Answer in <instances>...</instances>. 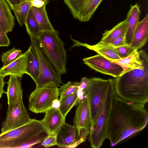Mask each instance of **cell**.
Instances as JSON below:
<instances>
[{
	"instance_id": "f546056e",
	"label": "cell",
	"mask_w": 148,
	"mask_h": 148,
	"mask_svg": "<svg viewBox=\"0 0 148 148\" xmlns=\"http://www.w3.org/2000/svg\"><path fill=\"white\" fill-rule=\"evenodd\" d=\"M41 145L45 148L56 145V134H49L41 143Z\"/></svg>"
},
{
	"instance_id": "5bb4252c",
	"label": "cell",
	"mask_w": 148,
	"mask_h": 148,
	"mask_svg": "<svg viewBox=\"0 0 148 148\" xmlns=\"http://www.w3.org/2000/svg\"><path fill=\"white\" fill-rule=\"evenodd\" d=\"M45 113L44 118L41 121L50 134H56L60 126L65 122V118L58 108L52 107Z\"/></svg>"
},
{
	"instance_id": "e575fe53",
	"label": "cell",
	"mask_w": 148,
	"mask_h": 148,
	"mask_svg": "<svg viewBox=\"0 0 148 148\" xmlns=\"http://www.w3.org/2000/svg\"><path fill=\"white\" fill-rule=\"evenodd\" d=\"M10 7L15 6L20 3L32 0H6Z\"/></svg>"
},
{
	"instance_id": "e0dca14e",
	"label": "cell",
	"mask_w": 148,
	"mask_h": 148,
	"mask_svg": "<svg viewBox=\"0 0 148 148\" xmlns=\"http://www.w3.org/2000/svg\"><path fill=\"white\" fill-rule=\"evenodd\" d=\"M21 82V78L15 76H10L7 82L6 92L8 106L13 105L18 100L23 99Z\"/></svg>"
},
{
	"instance_id": "cb8c5ba5",
	"label": "cell",
	"mask_w": 148,
	"mask_h": 148,
	"mask_svg": "<svg viewBox=\"0 0 148 148\" xmlns=\"http://www.w3.org/2000/svg\"><path fill=\"white\" fill-rule=\"evenodd\" d=\"M24 24L27 32L30 37L37 38L42 32L31 8Z\"/></svg>"
},
{
	"instance_id": "4dcf8cb0",
	"label": "cell",
	"mask_w": 148,
	"mask_h": 148,
	"mask_svg": "<svg viewBox=\"0 0 148 148\" xmlns=\"http://www.w3.org/2000/svg\"><path fill=\"white\" fill-rule=\"evenodd\" d=\"M10 43V41L6 33L0 28V47L8 46Z\"/></svg>"
},
{
	"instance_id": "d4e9b609",
	"label": "cell",
	"mask_w": 148,
	"mask_h": 148,
	"mask_svg": "<svg viewBox=\"0 0 148 148\" xmlns=\"http://www.w3.org/2000/svg\"><path fill=\"white\" fill-rule=\"evenodd\" d=\"M80 102L77 90L74 93L60 101V105L58 109L62 116L65 118L71 109Z\"/></svg>"
},
{
	"instance_id": "7402d4cb",
	"label": "cell",
	"mask_w": 148,
	"mask_h": 148,
	"mask_svg": "<svg viewBox=\"0 0 148 148\" xmlns=\"http://www.w3.org/2000/svg\"><path fill=\"white\" fill-rule=\"evenodd\" d=\"M27 51V62L25 73L29 75L35 82L39 74V60L36 52L31 45Z\"/></svg>"
},
{
	"instance_id": "9c48e42d",
	"label": "cell",
	"mask_w": 148,
	"mask_h": 148,
	"mask_svg": "<svg viewBox=\"0 0 148 148\" xmlns=\"http://www.w3.org/2000/svg\"><path fill=\"white\" fill-rule=\"evenodd\" d=\"M89 132L64 122L56 134V145L60 147H76L86 140Z\"/></svg>"
},
{
	"instance_id": "1f68e13d",
	"label": "cell",
	"mask_w": 148,
	"mask_h": 148,
	"mask_svg": "<svg viewBox=\"0 0 148 148\" xmlns=\"http://www.w3.org/2000/svg\"><path fill=\"white\" fill-rule=\"evenodd\" d=\"M115 48L126 45L125 36H121L116 39L111 43L109 44Z\"/></svg>"
},
{
	"instance_id": "30bf717a",
	"label": "cell",
	"mask_w": 148,
	"mask_h": 148,
	"mask_svg": "<svg viewBox=\"0 0 148 148\" xmlns=\"http://www.w3.org/2000/svg\"><path fill=\"white\" fill-rule=\"evenodd\" d=\"M31 120L22 99L18 100L13 105L8 107L6 116L2 123L1 133L19 127Z\"/></svg>"
},
{
	"instance_id": "6da1fadb",
	"label": "cell",
	"mask_w": 148,
	"mask_h": 148,
	"mask_svg": "<svg viewBox=\"0 0 148 148\" xmlns=\"http://www.w3.org/2000/svg\"><path fill=\"white\" fill-rule=\"evenodd\" d=\"M145 105L123 100L115 93L107 131L111 147L146 127L148 113Z\"/></svg>"
},
{
	"instance_id": "ba28073f",
	"label": "cell",
	"mask_w": 148,
	"mask_h": 148,
	"mask_svg": "<svg viewBox=\"0 0 148 148\" xmlns=\"http://www.w3.org/2000/svg\"><path fill=\"white\" fill-rule=\"evenodd\" d=\"M60 91L58 87L36 88L29 97V109L36 113L45 112L53 107L54 101L58 99Z\"/></svg>"
},
{
	"instance_id": "4fadbf2b",
	"label": "cell",
	"mask_w": 148,
	"mask_h": 148,
	"mask_svg": "<svg viewBox=\"0 0 148 148\" xmlns=\"http://www.w3.org/2000/svg\"><path fill=\"white\" fill-rule=\"evenodd\" d=\"M79 129L90 131L91 119L86 98L78 104L73 120V125Z\"/></svg>"
},
{
	"instance_id": "52a82bcc",
	"label": "cell",
	"mask_w": 148,
	"mask_h": 148,
	"mask_svg": "<svg viewBox=\"0 0 148 148\" xmlns=\"http://www.w3.org/2000/svg\"><path fill=\"white\" fill-rule=\"evenodd\" d=\"M108 85V79L96 77L90 79L89 84L85 92V95L88 104L92 125L101 107L107 90Z\"/></svg>"
},
{
	"instance_id": "44dd1931",
	"label": "cell",
	"mask_w": 148,
	"mask_h": 148,
	"mask_svg": "<svg viewBox=\"0 0 148 148\" xmlns=\"http://www.w3.org/2000/svg\"><path fill=\"white\" fill-rule=\"evenodd\" d=\"M128 28V22L126 19L118 23L112 29L106 30L103 34L100 42L104 44H110L121 36H125Z\"/></svg>"
},
{
	"instance_id": "3957f363",
	"label": "cell",
	"mask_w": 148,
	"mask_h": 148,
	"mask_svg": "<svg viewBox=\"0 0 148 148\" xmlns=\"http://www.w3.org/2000/svg\"><path fill=\"white\" fill-rule=\"evenodd\" d=\"M41 120L32 119L19 127L0 134V148L31 147L49 135Z\"/></svg>"
},
{
	"instance_id": "7a4b0ae2",
	"label": "cell",
	"mask_w": 148,
	"mask_h": 148,
	"mask_svg": "<svg viewBox=\"0 0 148 148\" xmlns=\"http://www.w3.org/2000/svg\"><path fill=\"white\" fill-rule=\"evenodd\" d=\"M143 65L114 78L116 94L127 101L145 105L148 102V56L140 50Z\"/></svg>"
},
{
	"instance_id": "d6986e66",
	"label": "cell",
	"mask_w": 148,
	"mask_h": 148,
	"mask_svg": "<svg viewBox=\"0 0 148 148\" xmlns=\"http://www.w3.org/2000/svg\"><path fill=\"white\" fill-rule=\"evenodd\" d=\"M140 14V5L136 3L130 5L126 18L128 22L127 29L125 35L126 45H129L131 42L134 32L139 22Z\"/></svg>"
},
{
	"instance_id": "83f0119b",
	"label": "cell",
	"mask_w": 148,
	"mask_h": 148,
	"mask_svg": "<svg viewBox=\"0 0 148 148\" xmlns=\"http://www.w3.org/2000/svg\"><path fill=\"white\" fill-rule=\"evenodd\" d=\"M22 54V51L13 47L4 53L1 56V60L3 63V67L6 66L14 61Z\"/></svg>"
},
{
	"instance_id": "8fae6325",
	"label": "cell",
	"mask_w": 148,
	"mask_h": 148,
	"mask_svg": "<svg viewBox=\"0 0 148 148\" xmlns=\"http://www.w3.org/2000/svg\"><path fill=\"white\" fill-rule=\"evenodd\" d=\"M73 17L81 22L91 18L103 0H64Z\"/></svg>"
},
{
	"instance_id": "484cf974",
	"label": "cell",
	"mask_w": 148,
	"mask_h": 148,
	"mask_svg": "<svg viewBox=\"0 0 148 148\" xmlns=\"http://www.w3.org/2000/svg\"><path fill=\"white\" fill-rule=\"evenodd\" d=\"M31 6V1H29L10 7L20 26H21L24 24Z\"/></svg>"
},
{
	"instance_id": "836d02e7",
	"label": "cell",
	"mask_w": 148,
	"mask_h": 148,
	"mask_svg": "<svg viewBox=\"0 0 148 148\" xmlns=\"http://www.w3.org/2000/svg\"><path fill=\"white\" fill-rule=\"evenodd\" d=\"M31 2L32 6L37 8L40 7L45 5H46L48 3V0H32Z\"/></svg>"
},
{
	"instance_id": "2e32d148",
	"label": "cell",
	"mask_w": 148,
	"mask_h": 148,
	"mask_svg": "<svg viewBox=\"0 0 148 148\" xmlns=\"http://www.w3.org/2000/svg\"><path fill=\"white\" fill-rule=\"evenodd\" d=\"M148 38V14L139 21L134 32L130 47L138 50L146 43Z\"/></svg>"
},
{
	"instance_id": "277c9868",
	"label": "cell",
	"mask_w": 148,
	"mask_h": 148,
	"mask_svg": "<svg viewBox=\"0 0 148 148\" xmlns=\"http://www.w3.org/2000/svg\"><path fill=\"white\" fill-rule=\"evenodd\" d=\"M44 55L54 70L61 75L66 73L67 54L58 31H42L36 38Z\"/></svg>"
},
{
	"instance_id": "ac0fdd59",
	"label": "cell",
	"mask_w": 148,
	"mask_h": 148,
	"mask_svg": "<svg viewBox=\"0 0 148 148\" xmlns=\"http://www.w3.org/2000/svg\"><path fill=\"white\" fill-rule=\"evenodd\" d=\"M15 25V17L6 0H0V28L5 33L11 32Z\"/></svg>"
},
{
	"instance_id": "4316f807",
	"label": "cell",
	"mask_w": 148,
	"mask_h": 148,
	"mask_svg": "<svg viewBox=\"0 0 148 148\" xmlns=\"http://www.w3.org/2000/svg\"><path fill=\"white\" fill-rule=\"evenodd\" d=\"M79 83L69 81L61 86L60 88V101L76 92L78 89Z\"/></svg>"
},
{
	"instance_id": "9a60e30c",
	"label": "cell",
	"mask_w": 148,
	"mask_h": 148,
	"mask_svg": "<svg viewBox=\"0 0 148 148\" xmlns=\"http://www.w3.org/2000/svg\"><path fill=\"white\" fill-rule=\"evenodd\" d=\"M28 51H25L14 61L0 69V75L5 77L13 75L22 78L25 73L27 64Z\"/></svg>"
},
{
	"instance_id": "8992f818",
	"label": "cell",
	"mask_w": 148,
	"mask_h": 148,
	"mask_svg": "<svg viewBox=\"0 0 148 148\" xmlns=\"http://www.w3.org/2000/svg\"><path fill=\"white\" fill-rule=\"evenodd\" d=\"M31 45L37 54L39 64L38 77L35 82L36 88L58 87L62 83L61 75L53 69L40 49L36 38L30 37Z\"/></svg>"
},
{
	"instance_id": "d590c367",
	"label": "cell",
	"mask_w": 148,
	"mask_h": 148,
	"mask_svg": "<svg viewBox=\"0 0 148 148\" xmlns=\"http://www.w3.org/2000/svg\"><path fill=\"white\" fill-rule=\"evenodd\" d=\"M4 77L0 75V99L1 98L3 93H6L3 89L5 82L4 80Z\"/></svg>"
},
{
	"instance_id": "d6a6232c",
	"label": "cell",
	"mask_w": 148,
	"mask_h": 148,
	"mask_svg": "<svg viewBox=\"0 0 148 148\" xmlns=\"http://www.w3.org/2000/svg\"><path fill=\"white\" fill-rule=\"evenodd\" d=\"M90 82V79L87 77L82 78L78 86V89L85 92L88 87Z\"/></svg>"
},
{
	"instance_id": "ffe728a7",
	"label": "cell",
	"mask_w": 148,
	"mask_h": 148,
	"mask_svg": "<svg viewBox=\"0 0 148 148\" xmlns=\"http://www.w3.org/2000/svg\"><path fill=\"white\" fill-rule=\"evenodd\" d=\"M111 60L122 67L123 70L122 74L134 69L141 67L143 65V61L139 50L136 51L127 57Z\"/></svg>"
},
{
	"instance_id": "8d00e7d4",
	"label": "cell",
	"mask_w": 148,
	"mask_h": 148,
	"mask_svg": "<svg viewBox=\"0 0 148 148\" xmlns=\"http://www.w3.org/2000/svg\"><path fill=\"white\" fill-rule=\"evenodd\" d=\"M3 106L2 104L0 103V111L1 109V108H2Z\"/></svg>"
},
{
	"instance_id": "7c38bea8",
	"label": "cell",
	"mask_w": 148,
	"mask_h": 148,
	"mask_svg": "<svg viewBox=\"0 0 148 148\" xmlns=\"http://www.w3.org/2000/svg\"><path fill=\"white\" fill-rule=\"evenodd\" d=\"M84 63L91 69L105 75L117 77L122 74L123 68L119 64L99 54L84 58Z\"/></svg>"
},
{
	"instance_id": "f1b7e54d",
	"label": "cell",
	"mask_w": 148,
	"mask_h": 148,
	"mask_svg": "<svg viewBox=\"0 0 148 148\" xmlns=\"http://www.w3.org/2000/svg\"><path fill=\"white\" fill-rule=\"evenodd\" d=\"M114 48L121 59L127 57L131 55L136 51L138 50L133 48L128 45H125Z\"/></svg>"
},
{
	"instance_id": "5b68a950",
	"label": "cell",
	"mask_w": 148,
	"mask_h": 148,
	"mask_svg": "<svg viewBox=\"0 0 148 148\" xmlns=\"http://www.w3.org/2000/svg\"><path fill=\"white\" fill-rule=\"evenodd\" d=\"M108 87L103 103L88 135V141L92 148H99L107 139L108 122L115 92V80L109 79Z\"/></svg>"
},
{
	"instance_id": "603a6c76",
	"label": "cell",
	"mask_w": 148,
	"mask_h": 148,
	"mask_svg": "<svg viewBox=\"0 0 148 148\" xmlns=\"http://www.w3.org/2000/svg\"><path fill=\"white\" fill-rule=\"evenodd\" d=\"M46 5L39 8L31 6L34 16L42 31L54 30L48 17Z\"/></svg>"
}]
</instances>
